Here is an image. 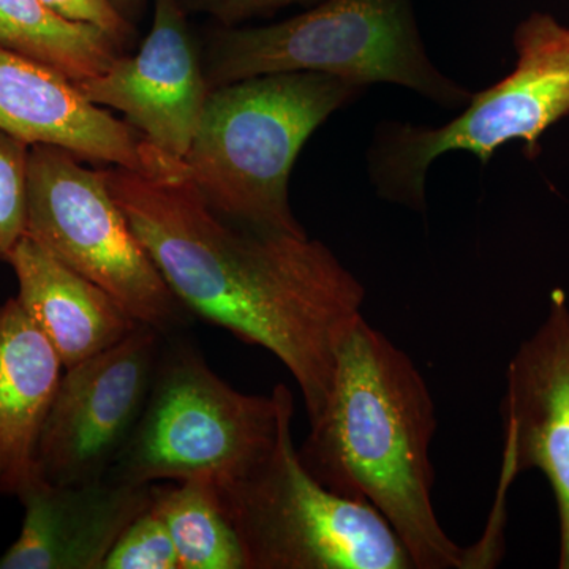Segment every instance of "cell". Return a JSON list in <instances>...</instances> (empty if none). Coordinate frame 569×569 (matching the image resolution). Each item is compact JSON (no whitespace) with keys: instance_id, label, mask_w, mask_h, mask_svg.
<instances>
[{"instance_id":"cell-4","label":"cell","mask_w":569,"mask_h":569,"mask_svg":"<svg viewBox=\"0 0 569 569\" xmlns=\"http://www.w3.org/2000/svg\"><path fill=\"white\" fill-rule=\"evenodd\" d=\"M329 74L367 88L400 86L445 108L466 107L471 92L430 61L411 0H320L263 28L216 33L209 89L261 74Z\"/></svg>"},{"instance_id":"cell-15","label":"cell","mask_w":569,"mask_h":569,"mask_svg":"<svg viewBox=\"0 0 569 569\" xmlns=\"http://www.w3.org/2000/svg\"><path fill=\"white\" fill-rule=\"evenodd\" d=\"M7 261L18 279V302L66 369L116 346L140 325L107 291L29 236L14 246Z\"/></svg>"},{"instance_id":"cell-1","label":"cell","mask_w":569,"mask_h":569,"mask_svg":"<svg viewBox=\"0 0 569 569\" xmlns=\"http://www.w3.org/2000/svg\"><path fill=\"white\" fill-rule=\"evenodd\" d=\"M112 197L187 312L271 351L313 422L366 290L323 242L228 222L160 152L151 171L107 170Z\"/></svg>"},{"instance_id":"cell-8","label":"cell","mask_w":569,"mask_h":569,"mask_svg":"<svg viewBox=\"0 0 569 569\" xmlns=\"http://www.w3.org/2000/svg\"><path fill=\"white\" fill-rule=\"evenodd\" d=\"M26 236L102 288L138 323L173 336L190 313L164 282L121 206L107 170H91L77 153L31 146Z\"/></svg>"},{"instance_id":"cell-22","label":"cell","mask_w":569,"mask_h":569,"mask_svg":"<svg viewBox=\"0 0 569 569\" xmlns=\"http://www.w3.org/2000/svg\"><path fill=\"white\" fill-rule=\"evenodd\" d=\"M112 2H114V6L118 7L123 17L130 20L134 14L140 13L146 0H112Z\"/></svg>"},{"instance_id":"cell-13","label":"cell","mask_w":569,"mask_h":569,"mask_svg":"<svg viewBox=\"0 0 569 569\" xmlns=\"http://www.w3.org/2000/svg\"><path fill=\"white\" fill-rule=\"evenodd\" d=\"M152 486L108 477L77 486L40 479L20 497L21 531L0 569H103L123 530L151 507Z\"/></svg>"},{"instance_id":"cell-18","label":"cell","mask_w":569,"mask_h":569,"mask_svg":"<svg viewBox=\"0 0 569 569\" xmlns=\"http://www.w3.org/2000/svg\"><path fill=\"white\" fill-rule=\"evenodd\" d=\"M28 142L0 129V260H9L28 222Z\"/></svg>"},{"instance_id":"cell-20","label":"cell","mask_w":569,"mask_h":569,"mask_svg":"<svg viewBox=\"0 0 569 569\" xmlns=\"http://www.w3.org/2000/svg\"><path fill=\"white\" fill-rule=\"evenodd\" d=\"M63 20L92 26L107 32L122 47L133 33L130 20L118 10L112 0H41Z\"/></svg>"},{"instance_id":"cell-9","label":"cell","mask_w":569,"mask_h":569,"mask_svg":"<svg viewBox=\"0 0 569 569\" xmlns=\"http://www.w3.org/2000/svg\"><path fill=\"white\" fill-rule=\"evenodd\" d=\"M163 337L140 323L121 342L63 370L37 449L43 481L77 486L108 477L144 411Z\"/></svg>"},{"instance_id":"cell-5","label":"cell","mask_w":569,"mask_h":569,"mask_svg":"<svg viewBox=\"0 0 569 569\" xmlns=\"http://www.w3.org/2000/svg\"><path fill=\"white\" fill-rule=\"evenodd\" d=\"M288 391L280 383L271 396L244 395L194 348H163L144 411L108 478L137 486L238 481L274 448Z\"/></svg>"},{"instance_id":"cell-19","label":"cell","mask_w":569,"mask_h":569,"mask_svg":"<svg viewBox=\"0 0 569 569\" xmlns=\"http://www.w3.org/2000/svg\"><path fill=\"white\" fill-rule=\"evenodd\" d=\"M103 569H179L173 539L152 507L123 530Z\"/></svg>"},{"instance_id":"cell-6","label":"cell","mask_w":569,"mask_h":569,"mask_svg":"<svg viewBox=\"0 0 569 569\" xmlns=\"http://www.w3.org/2000/svg\"><path fill=\"white\" fill-rule=\"evenodd\" d=\"M284 396L274 448L238 481L216 486L244 548L247 569H415L387 519L332 492L307 471Z\"/></svg>"},{"instance_id":"cell-16","label":"cell","mask_w":569,"mask_h":569,"mask_svg":"<svg viewBox=\"0 0 569 569\" xmlns=\"http://www.w3.org/2000/svg\"><path fill=\"white\" fill-rule=\"evenodd\" d=\"M0 44L82 82L103 73L121 52L92 26L71 22L41 0H0Z\"/></svg>"},{"instance_id":"cell-11","label":"cell","mask_w":569,"mask_h":569,"mask_svg":"<svg viewBox=\"0 0 569 569\" xmlns=\"http://www.w3.org/2000/svg\"><path fill=\"white\" fill-rule=\"evenodd\" d=\"M77 86L89 102L122 112L144 141L182 162L211 89L181 0H153L151 32L140 51L119 54L103 73Z\"/></svg>"},{"instance_id":"cell-21","label":"cell","mask_w":569,"mask_h":569,"mask_svg":"<svg viewBox=\"0 0 569 569\" xmlns=\"http://www.w3.org/2000/svg\"><path fill=\"white\" fill-rule=\"evenodd\" d=\"M320 2V0H181L186 9L204 11L228 28L238 22L252 20L261 14L274 13L295 3Z\"/></svg>"},{"instance_id":"cell-7","label":"cell","mask_w":569,"mask_h":569,"mask_svg":"<svg viewBox=\"0 0 569 569\" xmlns=\"http://www.w3.org/2000/svg\"><path fill=\"white\" fill-rule=\"evenodd\" d=\"M518 62L492 88L471 93L466 110L441 127L387 122L369 151V173L381 198L426 209V176L438 157L466 151L486 164L498 148L523 141L535 159L541 134L569 116V28L531 13L516 29Z\"/></svg>"},{"instance_id":"cell-12","label":"cell","mask_w":569,"mask_h":569,"mask_svg":"<svg viewBox=\"0 0 569 569\" xmlns=\"http://www.w3.org/2000/svg\"><path fill=\"white\" fill-rule=\"evenodd\" d=\"M0 129L112 167L148 171L151 144L89 102L61 71L0 44Z\"/></svg>"},{"instance_id":"cell-10","label":"cell","mask_w":569,"mask_h":569,"mask_svg":"<svg viewBox=\"0 0 569 569\" xmlns=\"http://www.w3.org/2000/svg\"><path fill=\"white\" fill-rule=\"evenodd\" d=\"M501 418V492L522 471L545 473L559 512V568L569 569V306L559 288L546 320L509 361Z\"/></svg>"},{"instance_id":"cell-17","label":"cell","mask_w":569,"mask_h":569,"mask_svg":"<svg viewBox=\"0 0 569 569\" xmlns=\"http://www.w3.org/2000/svg\"><path fill=\"white\" fill-rule=\"evenodd\" d=\"M151 507L170 531L179 569H247L241 539L212 482H156Z\"/></svg>"},{"instance_id":"cell-14","label":"cell","mask_w":569,"mask_h":569,"mask_svg":"<svg viewBox=\"0 0 569 569\" xmlns=\"http://www.w3.org/2000/svg\"><path fill=\"white\" fill-rule=\"evenodd\" d=\"M63 367L17 298L0 306V493L20 498L37 481V449Z\"/></svg>"},{"instance_id":"cell-3","label":"cell","mask_w":569,"mask_h":569,"mask_svg":"<svg viewBox=\"0 0 569 569\" xmlns=\"http://www.w3.org/2000/svg\"><path fill=\"white\" fill-rule=\"evenodd\" d=\"M365 86L329 74H261L209 92L182 163L206 203L250 230L306 236L290 204L291 171L307 140Z\"/></svg>"},{"instance_id":"cell-2","label":"cell","mask_w":569,"mask_h":569,"mask_svg":"<svg viewBox=\"0 0 569 569\" xmlns=\"http://www.w3.org/2000/svg\"><path fill=\"white\" fill-rule=\"evenodd\" d=\"M436 429V406L418 367L362 317L337 351L328 400L298 455L325 488L372 505L415 568H486L477 545L460 548L438 522Z\"/></svg>"}]
</instances>
